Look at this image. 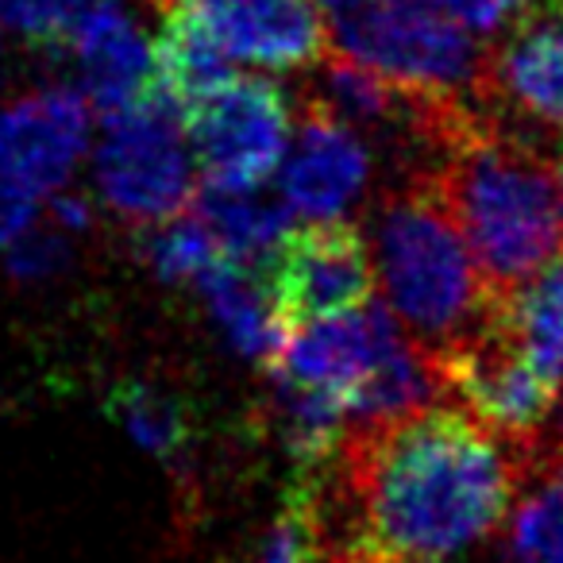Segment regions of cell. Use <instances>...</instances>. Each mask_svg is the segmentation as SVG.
<instances>
[{
    "instance_id": "6da1fadb",
    "label": "cell",
    "mask_w": 563,
    "mask_h": 563,
    "mask_svg": "<svg viewBox=\"0 0 563 563\" xmlns=\"http://www.w3.org/2000/svg\"><path fill=\"white\" fill-rule=\"evenodd\" d=\"M329 563L448 560L501 529L517 490V448L506 452L475 417L417 406L340 437Z\"/></svg>"
},
{
    "instance_id": "7a4b0ae2",
    "label": "cell",
    "mask_w": 563,
    "mask_h": 563,
    "mask_svg": "<svg viewBox=\"0 0 563 563\" xmlns=\"http://www.w3.org/2000/svg\"><path fill=\"white\" fill-rule=\"evenodd\" d=\"M421 174L437 181L494 298L563 247L555 163L509 132L490 104H463Z\"/></svg>"
},
{
    "instance_id": "3957f363",
    "label": "cell",
    "mask_w": 563,
    "mask_h": 563,
    "mask_svg": "<svg viewBox=\"0 0 563 563\" xmlns=\"http://www.w3.org/2000/svg\"><path fill=\"white\" fill-rule=\"evenodd\" d=\"M375 278L390 317L424 355L494 324V298L429 174L383 197L375 217Z\"/></svg>"
},
{
    "instance_id": "277c9868",
    "label": "cell",
    "mask_w": 563,
    "mask_h": 563,
    "mask_svg": "<svg viewBox=\"0 0 563 563\" xmlns=\"http://www.w3.org/2000/svg\"><path fill=\"white\" fill-rule=\"evenodd\" d=\"M329 32L340 55L378 70L406 93L478 97L483 86L486 47L475 32L413 0L340 4Z\"/></svg>"
},
{
    "instance_id": "5b68a950",
    "label": "cell",
    "mask_w": 563,
    "mask_h": 563,
    "mask_svg": "<svg viewBox=\"0 0 563 563\" xmlns=\"http://www.w3.org/2000/svg\"><path fill=\"white\" fill-rule=\"evenodd\" d=\"M104 120L93 170L97 189L124 220L140 228L163 224L189 209L197 163L189 155L181 112L158 86Z\"/></svg>"
},
{
    "instance_id": "8992f818",
    "label": "cell",
    "mask_w": 563,
    "mask_h": 563,
    "mask_svg": "<svg viewBox=\"0 0 563 563\" xmlns=\"http://www.w3.org/2000/svg\"><path fill=\"white\" fill-rule=\"evenodd\" d=\"M181 132L205 186L263 189L290 151V97L255 74H228L181 109Z\"/></svg>"
},
{
    "instance_id": "52a82bcc",
    "label": "cell",
    "mask_w": 563,
    "mask_h": 563,
    "mask_svg": "<svg viewBox=\"0 0 563 563\" xmlns=\"http://www.w3.org/2000/svg\"><path fill=\"white\" fill-rule=\"evenodd\" d=\"M266 301L286 332L294 324L352 313L375 298L371 243L347 220H306L282 235L258 263Z\"/></svg>"
},
{
    "instance_id": "ba28073f",
    "label": "cell",
    "mask_w": 563,
    "mask_h": 563,
    "mask_svg": "<svg viewBox=\"0 0 563 563\" xmlns=\"http://www.w3.org/2000/svg\"><path fill=\"white\" fill-rule=\"evenodd\" d=\"M424 360L440 394H452L463 413L475 417L486 432L514 448L544 437L560 383L540 375L494 324L440 352H429Z\"/></svg>"
},
{
    "instance_id": "9c48e42d",
    "label": "cell",
    "mask_w": 563,
    "mask_h": 563,
    "mask_svg": "<svg viewBox=\"0 0 563 563\" xmlns=\"http://www.w3.org/2000/svg\"><path fill=\"white\" fill-rule=\"evenodd\" d=\"M93 109L81 89L51 86L0 109V170L24 189L58 194L89 147Z\"/></svg>"
},
{
    "instance_id": "30bf717a",
    "label": "cell",
    "mask_w": 563,
    "mask_h": 563,
    "mask_svg": "<svg viewBox=\"0 0 563 563\" xmlns=\"http://www.w3.org/2000/svg\"><path fill=\"white\" fill-rule=\"evenodd\" d=\"M282 201L294 217L332 220L355 201L371 174V155L363 135L336 117L329 104L306 93L298 117V143L278 166Z\"/></svg>"
},
{
    "instance_id": "8fae6325",
    "label": "cell",
    "mask_w": 563,
    "mask_h": 563,
    "mask_svg": "<svg viewBox=\"0 0 563 563\" xmlns=\"http://www.w3.org/2000/svg\"><path fill=\"white\" fill-rule=\"evenodd\" d=\"M478 97L563 135V12L525 9L509 20L506 40L486 47Z\"/></svg>"
},
{
    "instance_id": "7c38bea8",
    "label": "cell",
    "mask_w": 563,
    "mask_h": 563,
    "mask_svg": "<svg viewBox=\"0 0 563 563\" xmlns=\"http://www.w3.org/2000/svg\"><path fill=\"white\" fill-rule=\"evenodd\" d=\"M224 58L263 70H306L332 47V32L313 0H217L197 12Z\"/></svg>"
},
{
    "instance_id": "4fadbf2b",
    "label": "cell",
    "mask_w": 563,
    "mask_h": 563,
    "mask_svg": "<svg viewBox=\"0 0 563 563\" xmlns=\"http://www.w3.org/2000/svg\"><path fill=\"white\" fill-rule=\"evenodd\" d=\"M66 55L78 58L81 97L101 117L128 109L155 86V43L132 16V0H117L89 16Z\"/></svg>"
},
{
    "instance_id": "5bb4252c",
    "label": "cell",
    "mask_w": 563,
    "mask_h": 563,
    "mask_svg": "<svg viewBox=\"0 0 563 563\" xmlns=\"http://www.w3.org/2000/svg\"><path fill=\"white\" fill-rule=\"evenodd\" d=\"M509 552L517 563H563V444L537 437L517 448L509 501Z\"/></svg>"
},
{
    "instance_id": "9a60e30c",
    "label": "cell",
    "mask_w": 563,
    "mask_h": 563,
    "mask_svg": "<svg viewBox=\"0 0 563 563\" xmlns=\"http://www.w3.org/2000/svg\"><path fill=\"white\" fill-rule=\"evenodd\" d=\"M494 329L544 378H563V247L494 306Z\"/></svg>"
},
{
    "instance_id": "2e32d148",
    "label": "cell",
    "mask_w": 563,
    "mask_h": 563,
    "mask_svg": "<svg viewBox=\"0 0 563 563\" xmlns=\"http://www.w3.org/2000/svg\"><path fill=\"white\" fill-rule=\"evenodd\" d=\"M189 212H197V217L209 224V232L217 235L220 251L243 266L263 263L266 251L298 224L290 205L266 201L258 189L201 186V189H194Z\"/></svg>"
},
{
    "instance_id": "e0dca14e",
    "label": "cell",
    "mask_w": 563,
    "mask_h": 563,
    "mask_svg": "<svg viewBox=\"0 0 563 563\" xmlns=\"http://www.w3.org/2000/svg\"><path fill=\"white\" fill-rule=\"evenodd\" d=\"M201 294L209 298L212 317L224 324V332L235 340L243 355L266 363L271 367L278 355L282 340H286V324L278 321L274 306L266 301L263 282L251 266L235 263V258H220L197 278Z\"/></svg>"
},
{
    "instance_id": "ac0fdd59",
    "label": "cell",
    "mask_w": 563,
    "mask_h": 563,
    "mask_svg": "<svg viewBox=\"0 0 563 563\" xmlns=\"http://www.w3.org/2000/svg\"><path fill=\"white\" fill-rule=\"evenodd\" d=\"M147 258L166 282H197L212 263L224 258L217 235L197 212H178L147 228Z\"/></svg>"
},
{
    "instance_id": "d6986e66",
    "label": "cell",
    "mask_w": 563,
    "mask_h": 563,
    "mask_svg": "<svg viewBox=\"0 0 563 563\" xmlns=\"http://www.w3.org/2000/svg\"><path fill=\"white\" fill-rule=\"evenodd\" d=\"M112 409L124 421V429L155 455H174L186 444V417L178 401H170L166 394L147 390V386H120L112 394Z\"/></svg>"
},
{
    "instance_id": "ffe728a7",
    "label": "cell",
    "mask_w": 563,
    "mask_h": 563,
    "mask_svg": "<svg viewBox=\"0 0 563 563\" xmlns=\"http://www.w3.org/2000/svg\"><path fill=\"white\" fill-rule=\"evenodd\" d=\"M413 4H424V9L440 12V16L455 20V24L478 35L509 24V20L529 9V0H413Z\"/></svg>"
},
{
    "instance_id": "44dd1931",
    "label": "cell",
    "mask_w": 563,
    "mask_h": 563,
    "mask_svg": "<svg viewBox=\"0 0 563 563\" xmlns=\"http://www.w3.org/2000/svg\"><path fill=\"white\" fill-rule=\"evenodd\" d=\"M66 258V243L58 232H43V228H27L9 243V266L20 278H40V274L58 271Z\"/></svg>"
},
{
    "instance_id": "7402d4cb",
    "label": "cell",
    "mask_w": 563,
    "mask_h": 563,
    "mask_svg": "<svg viewBox=\"0 0 563 563\" xmlns=\"http://www.w3.org/2000/svg\"><path fill=\"white\" fill-rule=\"evenodd\" d=\"M32 224H35V194L0 170V247H9Z\"/></svg>"
},
{
    "instance_id": "603a6c76",
    "label": "cell",
    "mask_w": 563,
    "mask_h": 563,
    "mask_svg": "<svg viewBox=\"0 0 563 563\" xmlns=\"http://www.w3.org/2000/svg\"><path fill=\"white\" fill-rule=\"evenodd\" d=\"M51 212H55V224L66 228V232H81L89 224V205L78 194H58L51 201Z\"/></svg>"
},
{
    "instance_id": "cb8c5ba5",
    "label": "cell",
    "mask_w": 563,
    "mask_h": 563,
    "mask_svg": "<svg viewBox=\"0 0 563 563\" xmlns=\"http://www.w3.org/2000/svg\"><path fill=\"white\" fill-rule=\"evenodd\" d=\"M209 4H217V0H155V9L163 12H205Z\"/></svg>"
},
{
    "instance_id": "d4e9b609",
    "label": "cell",
    "mask_w": 563,
    "mask_h": 563,
    "mask_svg": "<svg viewBox=\"0 0 563 563\" xmlns=\"http://www.w3.org/2000/svg\"><path fill=\"white\" fill-rule=\"evenodd\" d=\"M555 189H560V220H563V158H555Z\"/></svg>"
},
{
    "instance_id": "484cf974",
    "label": "cell",
    "mask_w": 563,
    "mask_h": 563,
    "mask_svg": "<svg viewBox=\"0 0 563 563\" xmlns=\"http://www.w3.org/2000/svg\"><path fill=\"white\" fill-rule=\"evenodd\" d=\"M321 4H332V9H340V4H352V0H321Z\"/></svg>"
},
{
    "instance_id": "4316f807",
    "label": "cell",
    "mask_w": 563,
    "mask_h": 563,
    "mask_svg": "<svg viewBox=\"0 0 563 563\" xmlns=\"http://www.w3.org/2000/svg\"><path fill=\"white\" fill-rule=\"evenodd\" d=\"M560 444H563V429H560Z\"/></svg>"
}]
</instances>
